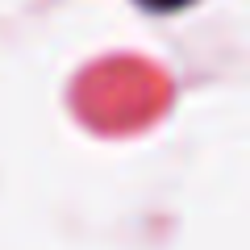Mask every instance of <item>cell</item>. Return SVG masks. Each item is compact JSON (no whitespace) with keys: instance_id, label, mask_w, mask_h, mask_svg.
Listing matches in <instances>:
<instances>
[{"instance_id":"6da1fadb","label":"cell","mask_w":250,"mask_h":250,"mask_svg":"<svg viewBox=\"0 0 250 250\" xmlns=\"http://www.w3.org/2000/svg\"><path fill=\"white\" fill-rule=\"evenodd\" d=\"M146 13H179V9H188L192 0H138Z\"/></svg>"}]
</instances>
